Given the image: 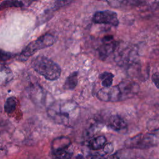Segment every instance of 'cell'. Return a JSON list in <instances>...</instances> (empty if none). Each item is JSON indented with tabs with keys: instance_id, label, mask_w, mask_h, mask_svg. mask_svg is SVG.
Instances as JSON below:
<instances>
[{
	"instance_id": "44dd1931",
	"label": "cell",
	"mask_w": 159,
	"mask_h": 159,
	"mask_svg": "<svg viewBox=\"0 0 159 159\" xmlns=\"http://www.w3.org/2000/svg\"><path fill=\"white\" fill-rule=\"evenodd\" d=\"M152 81H153V82L154 83L155 85L156 86V87H157V88H158V82H159L158 73V72H156L155 73H154V74L152 75Z\"/></svg>"
},
{
	"instance_id": "603a6c76",
	"label": "cell",
	"mask_w": 159,
	"mask_h": 159,
	"mask_svg": "<svg viewBox=\"0 0 159 159\" xmlns=\"http://www.w3.org/2000/svg\"><path fill=\"white\" fill-rule=\"evenodd\" d=\"M75 159H84V157L82 155H78L75 157Z\"/></svg>"
},
{
	"instance_id": "5b68a950",
	"label": "cell",
	"mask_w": 159,
	"mask_h": 159,
	"mask_svg": "<svg viewBox=\"0 0 159 159\" xmlns=\"http://www.w3.org/2000/svg\"><path fill=\"white\" fill-rule=\"evenodd\" d=\"M70 139L66 136H61L55 139L51 145L53 154L56 159H70L73 152L70 150L71 146Z\"/></svg>"
},
{
	"instance_id": "7a4b0ae2",
	"label": "cell",
	"mask_w": 159,
	"mask_h": 159,
	"mask_svg": "<svg viewBox=\"0 0 159 159\" xmlns=\"http://www.w3.org/2000/svg\"><path fill=\"white\" fill-rule=\"evenodd\" d=\"M34 70L49 81L58 80L61 75V68L55 61L44 55L36 57L32 61Z\"/></svg>"
},
{
	"instance_id": "9c48e42d",
	"label": "cell",
	"mask_w": 159,
	"mask_h": 159,
	"mask_svg": "<svg viewBox=\"0 0 159 159\" xmlns=\"http://www.w3.org/2000/svg\"><path fill=\"white\" fill-rule=\"evenodd\" d=\"M117 86L121 94L122 101L134 97L139 91V84L129 80L123 81Z\"/></svg>"
},
{
	"instance_id": "e0dca14e",
	"label": "cell",
	"mask_w": 159,
	"mask_h": 159,
	"mask_svg": "<svg viewBox=\"0 0 159 159\" xmlns=\"http://www.w3.org/2000/svg\"><path fill=\"white\" fill-rule=\"evenodd\" d=\"M23 4L19 0H6L0 4V11L9 7H22Z\"/></svg>"
},
{
	"instance_id": "ba28073f",
	"label": "cell",
	"mask_w": 159,
	"mask_h": 159,
	"mask_svg": "<svg viewBox=\"0 0 159 159\" xmlns=\"http://www.w3.org/2000/svg\"><path fill=\"white\" fill-rule=\"evenodd\" d=\"M93 21L96 24H111L114 26H117L119 23L117 13L110 10L97 11L93 17Z\"/></svg>"
},
{
	"instance_id": "7402d4cb",
	"label": "cell",
	"mask_w": 159,
	"mask_h": 159,
	"mask_svg": "<svg viewBox=\"0 0 159 159\" xmlns=\"http://www.w3.org/2000/svg\"><path fill=\"white\" fill-rule=\"evenodd\" d=\"M91 159H106L105 157H104V155H94L92 158H91Z\"/></svg>"
},
{
	"instance_id": "3957f363",
	"label": "cell",
	"mask_w": 159,
	"mask_h": 159,
	"mask_svg": "<svg viewBox=\"0 0 159 159\" xmlns=\"http://www.w3.org/2000/svg\"><path fill=\"white\" fill-rule=\"evenodd\" d=\"M55 42V37L51 34L47 33L29 43L19 55L17 59L20 61H25L36 52L53 45Z\"/></svg>"
},
{
	"instance_id": "7c38bea8",
	"label": "cell",
	"mask_w": 159,
	"mask_h": 159,
	"mask_svg": "<svg viewBox=\"0 0 159 159\" xmlns=\"http://www.w3.org/2000/svg\"><path fill=\"white\" fill-rule=\"evenodd\" d=\"M13 78L11 70L5 65L0 64V85H5Z\"/></svg>"
},
{
	"instance_id": "6da1fadb",
	"label": "cell",
	"mask_w": 159,
	"mask_h": 159,
	"mask_svg": "<svg viewBox=\"0 0 159 159\" xmlns=\"http://www.w3.org/2000/svg\"><path fill=\"white\" fill-rule=\"evenodd\" d=\"M78 113V106L73 101H65L57 107H50L47 110L48 116L56 123L68 126L70 125Z\"/></svg>"
},
{
	"instance_id": "277c9868",
	"label": "cell",
	"mask_w": 159,
	"mask_h": 159,
	"mask_svg": "<svg viewBox=\"0 0 159 159\" xmlns=\"http://www.w3.org/2000/svg\"><path fill=\"white\" fill-rule=\"evenodd\" d=\"M158 144V137L153 134H140L125 140L124 145L128 148L147 149Z\"/></svg>"
},
{
	"instance_id": "30bf717a",
	"label": "cell",
	"mask_w": 159,
	"mask_h": 159,
	"mask_svg": "<svg viewBox=\"0 0 159 159\" xmlns=\"http://www.w3.org/2000/svg\"><path fill=\"white\" fill-rule=\"evenodd\" d=\"M119 43L114 40L111 41L102 40V44L98 48L99 58L104 61L109 56L111 53L114 52Z\"/></svg>"
},
{
	"instance_id": "4fadbf2b",
	"label": "cell",
	"mask_w": 159,
	"mask_h": 159,
	"mask_svg": "<svg viewBox=\"0 0 159 159\" xmlns=\"http://www.w3.org/2000/svg\"><path fill=\"white\" fill-rule=\"evenodd\" d=\"M78 72L74 71L71 73L66 79L63 88L66 89L71 90L73 89L77 85L78 81Z\"/></svg>"
},
{
	"instance_id": "d6986e66",
	"label": "cell",
	"mask_w": 159,
	"mask_h": 159,
	"mask_svg": "<svg viewBox=\"0 0 159 159\" xmlns=\"http://www.w3.org/2000/svg\"><path fill=\"white\" fill-rule=\"evenodd\" d=\"M73 1V0H56L54 4L53 9L55 10L63 6H66L68 5L70 3H71Z\"/></svg>"
},
{
	"instance_id": "2e32d148",
	"label": "cell",
	"mask_w": 159,
	"mask_h": 159,
	"mask_svg": "<svg viewBox=\"0 0 159 159\" xmlns=\"http://www.w3.org/2000/svg\"><path fill=\"white\" fill-rule=\"evenodd\" d=\"M17 106V101L14 97H9L8 98L5 102L4 104V111L7 114H11L12 113Z\"/></svg>"
},
{
	"instance_id": "52a82bcc",
	"label": "cell",
	"mask_w": 159,
	"mask_h": 159,
	"mask_svg": "<svg viewBox=\"0 0 159 159\" xmlns=\"http://www.w3.org/2000/svg\"><path fill=\"white\" fill-rule=\"evenodd\" d=\"M97 98L104 102H118L121 101V94L117 85L108 88H102L97 93Z\"/></svg>"
},
{
	"instance_id": "ac0fdd59",
	"label": "cell",
	"mask_w": 159,
	"mask_h": 159,
	"mask_svg": "<svg viewBox=\"0 0 159 159\" xmlns=\"http://www.w3.org/2000/svg\"><path fill=\"white\" fill-rule=\"evenodd\" d=\"M14 54L8 52H6L2 49H0V62L6 61L14 57Z\"/></svg>"
},
{
	"instance_id": "9a60e30c",
	"label": "cell",
	"mask_w": 159,
	"mask_h": 159,
	"mask_svg": "<svg viewBox=\"0 0 159 159\" xmlns=\"http://www.w3.org/2000/svg\"><path fill=\"white\" fill-rule=\"evenodd\" d=\"M99 78L101 80V84L104 88L111 86L113 81L114 75L109 72H104L99 75Z\"/></svg>"
},
{
	"instance_id": "ffe728a7",
	"label": "cell",
	"mask_w": 159,
	"mask_h": 159,
	"mask_svg": "<svg viewBox=\"0 0 159 159\" xmlns=\"http://www.w3.org/2000/svg\"><path fill=\"white\" fill-rule=\"evenodd\" d=\"M102 148L105 153H110L113 150V146L111 143H106Z\"/></svg>"
},
{
	"instance_id": "5bb4252c",
	"label": "cell",
	"mask_w": 159,
	"mask_h": 159,
	"mask_svg": "<svg viewBox=\"0 0 159 159\" xmlns=\"http://www.w3.org/2000/svg\"><path fill=\"white\" fill-rule=\"evenodd\" d=\"M107 139L104 135H99L94 137L90 141L89 147L94 150L101 149L106 143Z\"/></svg>"
},
{
	"instance_id": "8fae6325",
	"label": "cell",
	"mask_w": 159,
	"mask_h": 159,
	"mask_svg": "<svg viewBox=\"0 0 159 159\" xmlns=\"http://www.w3.org/2000/svg\"><path fill=\"white\" fill-rule=\"evenodd\" d=\"M107 125L109 128L119 132H124L127 129L126 122L120 116L117 114L112 115L109 117Z\"/></svg>"
},
{
	"instance_id": "8992f818",
	"label": "cell",
	"mask_w": 159,
	"mask_h": 159,
	"mask_svg": "<svg viewBox=\"0 0 159 159\" xmlns=\"http://www.w3.org/2000/svg\"><path fill=\"white\" fill-rule=\"evenodd\" d=\"M117 47L116 49L117 50V54L115 60L119 65H127L129 66L137 61L136 58L135 57V52L134 48L125 47V48L119 49Z\"/></svg>"
},
{
	"instance_id": "cb8c5ba5",
	"label": "cell",
	"mask_w": 159,
	"mask_h": 159,
	"mask_svg": "<svg viewBox=\"0 0 159 159\" xmlns=\"http://www.w3.org/2000/svg\"><path fill=\"white\" fill-rule=\"evenodd\" d=\"M0 1H1V0H0Z\"/></svg>"
}]
</instances>
